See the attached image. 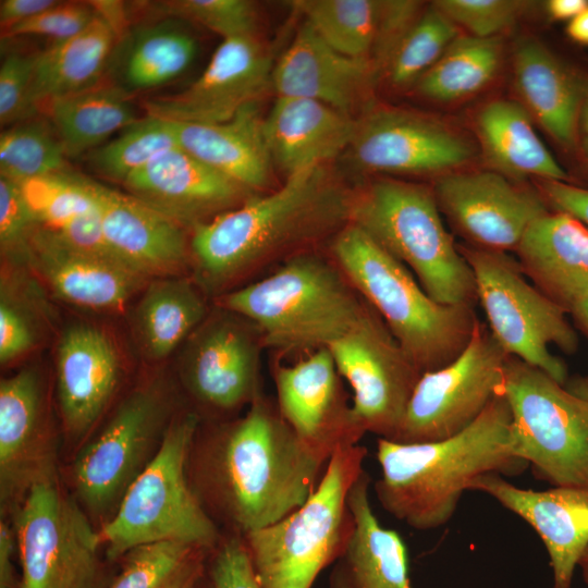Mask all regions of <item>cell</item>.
<instances>
[{
	"instance_id": "57",
	"label": "cell",
	"mask_w": 588,
	"mask_h": 588,
	"mask_svg": "<svg viewBox=\"0 0 588 588\" xmlns=\"http://www.w3.org/2000/svg\"><path fill=\"white\" fill-rule=\"evenodd\" d=\"M586 8H588L587 0H550L547 2L548 14L559 21H571Z\"/></svg>"
},
{
	"instance_id": "54",
	"label": "cell",
	"mask_w": 588,
	"mask_h": 588,
	"mask_svg": "<svg viewBox=\"0 0 588 588\" xmlns=\"http://www.w3.org/2000/svg\"><path fill=\"white\" fill-rule=\"evenodd\" d=\"M57 2L56 0H1V32L40 14Z\"/></svg>"
},
{
	"instance_id": "55",
	"label": "cell",
	"mask_w": 588,
	"mask_h": 588,
	"mask_svg": "<svg viewBox=\"0 0 588 588\" xmlns=\"http://www.w3.org/2000/svg\"><path fill=\"white\" fill-rule=\"evenodd\" d=\"M17 550L16 536L14 527L5 520L0 523V588H20L15 568L13 565V555Z\"/></svg>"
},
{
	"instance_id": "22",
	"label": "cell",
	"mask_w": 588,
	"mask_h": 588,
	"mask_svg": "<svg viewBox=\"0 0 588 588\" xmlns=\"http://www.w3.org/2000/svg\"><path fill=\"white\" fill-rule=\"evenodd\" d=\"M122 377L119 352L101 328H68L57 353V393L63 428L73 441L85 440L113 399Z\"/></svg>"
},
{
	"instance_id": "45",
	"label": "cell",
	"mask_w": 588,
	"mask_h": 588,
	"mask_svg": "<svg viewBox=\"0 0 588 588\" xmlns=\"http://www.w3.org/2000/svg\"><path fill=\"white\" fill-rule=\"evenodd\" d=\"M432 4L475 37H498L525 13L529 2L518 0H438Z\"/></svg>"
},
{
	"instance_id": "2",
	"label": "cell",
	"mask_w": 588,
	"mask_h": 588,
	"mask_svg": "<svg viewBox=\"0 0 588 588\" xmlns=\"http://www.w3.org/2000/svg\"><path fill=\"white\" fill-rule=\"evenodd\" d=\"M352 199L326 164L308 168L277 191L195 225L191 254L208 285L224 286L343 229Z\"/></svg>"
},
{
	"instance_id": "52",
	"label": "cell",
	"mask_w": 588,
	"mask_h": 588,
	"mask_svg": "<svg viewBox=\"0 0 588 588\" xmlns=\"http://www.w3.org/2000/svg\"><path fill=\"white\" fill-rule=\"evenodd\" d=\"M51 231L78 252L120 261L106 241L98 205L94 210L73 219L58 230Z\"/></svg>"
},
{
	"instance_id": "25",
	"label": "cell",
	"mask_w": 588,
	"mask_h": 588,
	"mask_svg": "<svg viewBox=\"0 0 588 588\" xmlns=\"http://www.w3.org/2000/svg\"><path fill=\"white\" fill-rule=\"evenodd\" d=\"M91 185L114 256L147 279L176 277L191 252L184 225L130 194Z\"/></svg>"
},
{
	"instance_id": "6",
	"label": "cell",
	"mask_w": 588,
	"mask_h": 588,
	"mask_svg": "<svg viewBox=\"0 0 588 588\" xmlns=\"http://www.w3.org/2000/svg\"><path fill=\"white\" fill-rule=\"evenodd\" d=\"M348 223L407 267L436 302L478 303L473 271L443 224L432 188L377 180L353 195Z\"/></svg>"
},
{
	"instance_id": "59",
	"label": "cell",
	"mask_w": 588,
	"mask_h": 588,
	"mask_svg": "<svg viewBox=\"0 0 588 588\" xmlns=\"http://www.w3.org/2000/svg\"><path fill=\"white\" fill-rule=\"evenodd\" d=\"M569 315L573 317L576 327L588 339V291L574 303Z\"/></svg>"
},
{
	"instance_id": "56",
	"label": "cell",
	"mask_w": 588,
	"mask_h": 588,
	"mask_svg": "<svg viewBox=\"0 0 588 588\" xmlns=\"http://www.w3.org/2000/svg\"><path fill=\"white\" fill-rule=\"evenodd\" d=\"M96 13L100 15L113 29L117 40L131 26L128 24L126 4L121 1H90Z\"/></svg>"
},
{
	"instance_id": "47",
	"label": "cell",
	"mask_w": 588,
	"mask_h": 588,
	"mask_svg": "<svg viewBox=\"0 0 588 588\" xmlns=\"http://www.w3.org/2000/svg\"><path fill=\"white\" fill-rule=\"evenodd\" d=\"M90 1H58L40 14L1 32V39L44 36L52 41L69 39L84 30L95 19Z\"/></svg>"
},
{
	"instance_id": "1",
	"label": "cell",
	"mask_w": 588,
	"mask_h": 588,
	"mask_svg": "<svg viewBox=\"0 0 588 588\" xmlns=\"http://www.w3.org/2000/svg\"><path fill=\"white\" fill-rule=\"evenodd\" d=\"M328 462L260 394L243 417L196 436L189 478L209 516L244 536L301 507Z\"/></svg>"
},
{
	"instance_id": "13",
	"label": "cell",
	"mask_w": 588,
	"mask_h": 588,
	"mask_svg": "<svg viewBox=\"0 0 588 588\" xmlns=\"http://www.w3.org/2000/svg\"><path fill=\"white\" fill-rule=\"evenodd\" d=\"M507 357L488 326L477 319L461 354L421 375L393 442H434L466 429L500 392Z\"/></svg>"
},
{
	"instance_id": "20",
	"label": "cell",
	"mask_w": 588,
	"mask_h": 588,
	"mask_svg": "<svg viewBox=\"0 0 588 588\" xmlns=\"http://www.w3.org/2000/svg\"><path fill=\"white\" fill-rule=\"evenodd\" d=\"M122 185L130 195L192 228L255 195L180 146L157 155Z\"/></svg>"
},
{
	"instance_id": "17",
	"label": "cell",
	"mask_w": 588,
	"mask_h": 588,
	"mask_svg": "<svg viewBox=\"0 0 588 588\" xmlns=\"http://www.w3.org/2000/svg\"><path fill=\"white\" fill-rule=\"evenodd\" d=\"M272 59L257 36L224 39L201 75L182 91L144 102L147 115L222 123L256 105L272 86Z\"/></svg>"
},
{
	"instance_id": "29",
	"label": "cell",
	"mask_w": 588,
	"mask_h": 588,
	"mask_svg": "<svg viewBox=\"0 0 588 588\" xmlns=\"http://www.w3.org/2000/svg\"><path fill=\"white\" fill-rule=\"evenodd\" d=\"M370 481L364 469L348 492L353 529L331 565L329 588H413L406 547L396 531L382 527L376 517Z\"/></svg>"
},
{
	"instance_id": "7",
	"label": "cell",
	"mask_w": 588,
	"mask_h": 588,
	"mask_svg": "<svg viewBox=\"0 0 588 588\" xmlns=\"http://www.w3.org/2000/svg\"><path fill=\"white\" fill-rule=\"evenodd\" d=\"M198 416H175L145 469L126 490L113 515L99 529L109 560L155 542L175 541L213 551L221 541L216 522L196 495L189 458Z\"/></svg>"
},
{
	"instance_id": "34",
	"label": "cell",
	"mask_w": 588,
	"mask_h": 588,
	"mask_svg": "<svg viewBox=\"0 0 588 588\" xmlns=\"http://www.w3.org/2000/svg\"><path fill=\"white\" fill-rule=\"evenodd\" d=\"M132 99L105 79L88 89L47 102L38 113L45 114L53 126L66 157L76 158L142 119Z\"/></svg>"
},
{
	"instance_id": "15",
	"label": "cell",
	"mask_w": 588,
	"mask_h": 588,
	"mask_svg": "<svg viewBox=\"0 0 588 588\" xmlns=\"http://www.w3.org/2000/svg\"><path fill=\"white\" fill-rule=\"evenodd\" d=\"M432 189L464 243L483 249L515 250L531 223L549 211L540 193L498 171H454L439 176Z\"/></svg>"
},
{
	"instance_id": "48",
	"label": "cell",
	"mask_w": 588,
	"mask_h": 588,
	"mask_svg": "<svg viewBox=\"0 0 588 588\" xmlns=\"http://www.w3.org/2000/svg\"><path fill=\"white\" fill-rule=\"evenodd\" d=\"M421 7L419 1H379L376 34L370 53V61L379 76L387 72L401 42L421 15Z\"/></svg>"
},
{
	"instance_id": "24",
	"label": "cell",
	"mask_w": 588,
	"mask_h": 588,
	"mask_svg": "<svg viewBox=\"0 0 588 588\" xmlns=\"http://www.w3.org/2000/svg\"><path fill=\"white\" fill-rule=\"evenodd\" d=\"M378 78L370 60L338 52L305 22L273 65L271 84L278 97L317 100L354 118Z\"/></svg>"
},
{
	"instance_id": "4",
	"label": "cell",
	"mask_w": 588,
	"mask_h": 588,
	"mask_svg": "<svg viewBox=\"0 0 588 588\" xmlns=\"http://www.w3.org/2000/svg\"><path fill=\"white\" fill-rule=\"evenodd\" d=\"M332 253L422 373L450 364L465 348L478 319L475 306L432 299L407 267L353 223L336 233Z\"/></svg>"
},
{
	"instance_id": "43",
	"label": "cell",
	"mask_w": 588,
	"mask_h": 588,
	"mask_svg": "<svg viewBox=\"0 0 588 588\" xmlns=\"http://www.w3.org/2000/svg\"><path fill=\"white\" fill-rule=\"evenodd\" d=\"M37 223L58 230L97 207L91 180L69 170L19 183Z\"/></svg>"
},
{
	"instance_id": "28",
	"label": "cell",
	"mask_w": 588,
	"mask_h": 588,
	"mask_svg": "<svg viewBox=\"0 0 588 588\" xmlns=\"http://www.w3.org/2000/svg\"><path fill=\"white\" fill-rule=\"evenodd\" d=\"M514 252L526 278L567 314L588 291V225L577 218L548 211Z\"/></svg>"
},
{
	"instance_id": "42",
	"label": "cell",
	"mask_w": 588,
	"mask_h": 588,
	"mask_svg": "<svg viewBox=\"0 0 588 588\" xmlns=\"http://www.w3.org/2000/svg\"><path fill=\"white\" fill-rule=\"evenodd\" d=\"M458 35L453 21L433 4L428 7L394 53L387 69L390 83L397 88L417 83Z\"/></svg>"
},
{
	"instance_id": "38",
	"label": "cell",
	"mask_w": 588,
	"mask_h": 588,
	"mask_svg": "<svg viewBox=\"0 0 588 588\" xmlns=\"http://www.w3.org/2000/svg\"><path fill=\"white\" fill-rule=\"evenodd\" d=\"M211 552L175 541L136 547L121 558L109 588H199Z\"/></svg>"
},
{
	"instance_id": "30",
	"label": "cell",
	"mask_w": 588,
	"mask_h": 588,
	"mask_svg": "<svg viewBox=\"0 0 588 588\" xmlns=\"http://www.w3.org/2000/svg\"><path fill=\"white\" fill-rule=\"evenodd\" d=\"M197 51L196 38L176 19L131 25L114 45L105 79L134 97L179 78Z\"/></svg>"
},
{
	"instance_id": "11",
	"label": "cell",
	"mask_w": 588,
	"mask_h": 588,
	"mask_svg": "<svg viewBox=\"0 0 588 588\" xmlns=\"http://www.w3.org/2000/svg\"><path fill=\"white\" fill-rule=\"evenodd\" d=\"M14 522L20 588H109L99 530L57 479L36 483Z\"/></svg>"
},
{
	"instance_id": "32",
	"label": "cell",
	"mask_w": 588,
	"mask_h": 588,
	"mask_svg": "<svg viewBox=\"0 0 588 588\" xmlns=\"http://www.w3.org/2000/svg\"><path fill=\"white\" fill-rule=\"evenodd\" d=\"M517 90L528 112L561 145L575 144L581 93L575 77L543 45L522 40L514 54Z\"/></svg>"
},
{
	"instance_id": "60",
	"label": "cell",
	"mask_w": 588,
	"mask_h": 588,
	"mask_svg": "<svg viewBox=\"0 0 588 588\" xmlns=\"http://www.w3.org/2000/svg\"><path fill=\"white\" fill-rule=\"evenodd\" d=\"M565 388L588 403V373L568 377Z\"/></svg>"
},
{
	"instance_id": "9",
	"label": "cell",
	"mask_w": 588,
	"mask_h": 588,
	"mask_svg": "<svg viewBox=\"0 0 588 588\" xmlns=\"http://www.w3.org/2000/svg\"><path fill=\"white\" fill-rule=\"evenodd\" d=\"M500 392L511 408L517 457L553 487L588 489V403L512 355Z\"/></svg>"
},
{
	"instance_id": "63",
	"label": "cell",
	"mask_w": 588,
	"mask_h": 588,
	"mask_svg": "<svg viewBox=\"0 0 588 588\" xmlns=\"http://www.w3.org/2000/svg\"><path fill=\"white\" fill-rule=\"evenodd\" d=\"M583 147H584L585 154H586V156L588 158V138H584Z\"/></svg>"
},
{
	"instance_id": "36",
	"label": "cell",
	"mask_w": 588,
	"mask_h": 588,
	"mask_svg": "<svg viewBox=\"0 0 588 588\" xmlns=\"http://www.w3.org/2000/svg\"><path fill=\"white\" fill-rule=\"evenodd\" d=\"M206 315V304L185 278H158L149 283L135 311L137 340L150 359H162L188 336Z\"/></svg>"
},
{
	"instance_id": "19",
	"label": "cell",
	"mask_w": 588,
	"mask_h": 588,
	"mask_svg": "<svg viewBox=\"0 0 588 588\" xmlns=\"http://www.w3.org/2000/svg\"><path fill=\"white\" fill-rule=\"evenodd\" d=\"M57 479L56 450L46 422L38 375L23 369L0 382V495L16 507L28 491Z\"/></svg>"
},
{
	"instance_id": "3",
	"label": "cell",
	"mask_w": 588,
	"mask_h": 588,
	"mask_svg": "<svg viewBox=\"0 0 588 588\" xmlns=\"http://www.w3.org/2000/svg\"><path fill=\"white\" fill-rule=\"evenodd\" d=\"M377 460L381 475L373 489L379 504L422 531L445 525L477 477L518 475L529 466L515 453L512 413L501 392L471 425L450 438L413 444L379 438Z\"/></svg>"
},
{
	"instance_id": "44",
	"label": "cell",
	"mask_w": 588,
	"mask_h": 588,
	"mask_svg": "<svg viewBox=\"0 0 588 588\" xmlns=\"http://www.w3.org/2000/svg\"><path fill=\"white\" fill-rule=\"evenodd\" d=\"M161 17L195 22L223 40L256 36L257 11L247 0H166L150 2Z\"/></svg>"
},
{
	"instance_id": "8",
	"label": "cell",
	"mask_w": 588,
	"mask_h": 588,
	"mask_svg": "<svg viewBox=\"0 0 588 588\" xmlns=\"http://www.w3.org/2000/svg\"><path fill=\"white\" fill-rule=\"evenodd\" d=\"M367 453L359 444L339 449L301 507L242 536L261 588H311L332 565L353 529L347 495Z\"/></svg>"
},
{
	"instance_id": "33",
	"label": "cell",
	"mask_w": 588,
	"mask_h": 588,
	"mask_svg": "<svg viewBox=\"0 0 588 588\" xmlns=\"http://www.w3.org/2000/svg\"><path fill=\"white\" fill-rule=\"evenodd\" d=\"M115 42L111 26L96 13L84 30L38 52L29 95L34 111L39 114L47 102L105 81Z\"/></svg>"
},
{
	"instance_id": "50",
	"label": "cell",
	"mask_w": 588,
	"mask_h": 588,
	"mask_svg": "<svg viewBox=\"0 0 588 588\" xmlns=\"http://www.w3.org/2000/svg\"><path fill=\"white\" fill-rule=\"evenodd\" d=\"M39 224L28 208L19 183L0 176V243L3 252L27 250Z\"/></svg>"
},
{
	"instance_id": "27",
	"label": "cell",
	"mask_w": 588,
	"mask_h": 588,
	"mask_svg": "<svg viewBox=\"0 0 588 588\" xmlns=\"http://www.w3.org/2000/svg\"><path fill=\"white\" fill-rule=\"evenodd\" d=\"M356 120L317 100L277 97L264 118V135L272 163L286 177L324 164L350 147Z\"/></svg>"
},
{
	"instance_id": "40",
	"label": "cell",
	"mask_w": 588,
	"mask_h": 588,
	"mask_svg": "<svg viewBox=\"0 0 588 588\" xmlns=\"http://www.w3.org/2000/svg\"><path fill=\"white\" fill-rule=\"evenodd\" d=\"M66 155L48 119L30 118L0 135V176L16 183L66 171Z\"/></svg>"
},
{
	"instance_id": "31",
	"label": "cell",
	"mask_w": 588,
	"mask_h": 588,
	"mask_svg": "<svg viewBox=\"0 0 588 588\" xmlns=\"http://www.w3.org/2000/svg\"><path fill=\"white\" fill-rule=\"evenodd\" d=\"M171 123L180 147L203 163L252 192L269 185L272 160L257 103L222 123Z\"/></svg>"
},
{
	"instance_id": "21",
	"label": "cell",
	"mask_w": 588,
	"mask_h": 588,
	"mask_svg": "<svg viewBox=\"0 0 588 588\" xmlns=\"http://www.w3.org/2000/svg\"><path fill=\"white\" fill-rule=\"evenodd\" d=\"M260 333L231 318L209 322L194 340L183 366V381L200 404L231 412L250 403L259 390Z\"/></svg>"
},
{
	"instance_id": "46",
	"label": "cell",
	"mask_w": 588,
	"mask_h": 588,
	"mask_svg": "<svg viewBox=\"0 0 588 588\" xmlns=\"http://www.w3.org/2000/svg\"><path fill=\"white\" fill-rule=\"evenodd\" d=\"M37 53L9 51L0 64V123L8 126L37 113L29 95Z\"/></svg>"
},
{
	"instance_id": "14",
	"label": "cell",
	"mask_w": 588,
	"mask_h": 588,
	"mask_svg": "<svg viewBox=\"0 0 588 588\" xmlns=\"http://www.w3.org/2000/svg\"><path fill=\"white\" fill-rule=\"evenodd\" d=\"M327 348L352 388L357 424L393 441L422 372L369 305L357 323Z\"/></svg>"
},
{
	"instance_id": "35",
	"label": "cell",
	"mask_w": 588,
	"mask_h": 588,
	"mask_svg": "<svg viewBox=\"0 0 588 588\" xmlns=\"http://www.w3.org/2000/svg\"><path fill=\"white\" fill-rule=\"evenodd\" d=\"M477 128L488 159L503 175L566 182V172L519 103L506 99L488 102L478 113Z\"/></svg>"
},
{
	"instance_id": "61",
	"label": "cell",
	"mask_w": 588,
	"mask_h": 588,
	"mask_svg": "<svg viewBox=\"0 0 588 588\" xmlns=\"http://www.w3.org/2000/svg\"><path fill=\"white\" fill-rule=\"evenodd\" d=\"M578 128L584 134V138H588V98L581 105Z\"/></svg>"
},
{
	"instance_id": "41",
	"label": "cell",
	"mask_w": 588,
	"mask_h": 588,
	"mask_svg": "<svg viewBox=\"0 0 588 588\" xmlns=\"http://www.w3.org/2000/svg\"><path fill=\"white\" fill-rule=\"evenodd\" d=\"M177 146L171 121L146 114L90 151L89 163L99 175L122 184L157 155Z\"/></svg>"
},
{
	"instance_id": "12",
	"label": "cell",
	"mask_w": 588,
	"mask_h": 588,
	"mask_svg": "<svg viewBox=\"0 0 588 588\" xmlns=\"http://www.w3.org/2000/svg\"><path fill=\"white\" fill-rule=\"evenodd\" d=\"M169 413L164 390L152 383L143 385L82 444L70 478L74 498L90 517L105 524L113 515L128 487L158 452L171 422Z\"/></svg>"
},
{
	"instance_id": "5",
	"label": "cell",
	"mask_w": 588,
	"mask_h": 588,
	"mask_svg": "<svg viewBox=\"0 0 588 588\" xmlns=\"http://www.w3.org/2000/svg\"><path fill=\"white\" fill-rule=\"evenodd\" d=\"M340 269L304 252L269 275L219 298L250 321L262 344L280 351L318 350L351 330L367 309Z\"/></svg>"
},
{
	"instance_id": "18",
	"label": "cell",
	"mask_w": 588,
	"mask_h": 588,
	"mask_svg": "<svg viewBox=\"0 0 588 588\" xmlns=\"http://www.w3.org/2000/svg\"><path fill=\"white\" fill-rule=\"evenodd\" d=\"M333 357L327 347L293 365L274 367L277 406L296 436L329 460L335 451L358 444L366 431L343 396Z\"/></svg>"
},
{
	"instance_id": "39",
	"label": "cell",
	"mask_w": 588,
	"mask_h": 588,
	"mask_svg": "<svg viewBox=\"0 0 588 588\" xmlns=\"http://www.w3.org/2000/svg\"><path fill=\"white\" fill-rule=\"evenodd\" d=\"M292 5L334 50L370 60L378 0H298Z\"/></svg>"
},
{
	"instance_id": "49",
	"label": "cell",
	"mask_w": 588,
	"mask_h": 588,
	"mask_svg": "<svg viewBox=\"0 0 588 588\" xmlns=\"http://www.w3.org/2000/svg\"><path fill=\"white\" fill-rule=\"evenodd\" d=\"M205 588H261L242 536L221 539L210 553Z\"/></svg>"
},
{
	"instance_id": "53",
	"label": "cell",
	"mask_w": 588,
	"mask_h": 588,
	"mask_svg": "<svg viewBox=\"0 0 588 588\" xmlns=\"http://www.w3.org/2000/svg\"><path fill=\"white\" fill-rule=\"evenodd\" d=\"M539 193L554 211L568 213L588 225V189L565 181L542 180Z\"/></svg>"
},
{
	"instance_id": "16",
	"label": "cell",
	"mask_w": 588,
	"mask_h": 588,
	"mask_svg": "<svg viewBox=\"0 0 588 588\" xmlns=\"http://www.w3.org/2000/svg\"><path fill=\"white\" fill-rule=\"evenodd\" d=\"M350 148L356 162L389 174H444L457 171L474 156L468 139L425 114L380 108L356 120Z\"/></svg>"
},
{
	"instance_id": "37",
	"label": "cell",
	"mask_w": 588,
	"mask_h": 588,
	"mask_svg": "<svg viewBox=\"0 0 588 588\" xmlns=\"http://www.w3.org/2000/svg\"><path fill=\"white\" fill-rule=\"evenodd\" d=\"M502 59L499 37L458 35L438 62L416 83L426 98L450 102L471 96L495 76Z\"/></svg>"
},
{
	"instance_id": "26",
	"label": "cell",
	"mask_w": 588,
	"mask_h": 588,
	"mask_svg": "<svg viewBox=\"0 0 588 588\" xmlns=\"http://www.w3.org/2000/svg\"><path fill=\"white\" fill-rule=\"evenodd\" d=\"M26 253L56 295L95 310H120L147 278L128 266L78 252L54 232L38 225Z\"/></svg>"
},
{
	"instance_id": "10",
	"label": "cell",
	"mask_w": 588,
	"mask_h": 588,
	"mask_svg": "<svg viewBox=\"0 0 588 588\" xmlns=\"http://www.w3.org/2000/svg\"><path fill=\"white\" fill-rule=\"evenodd\" d=\"M476 283L477 301L488 328L502 348L565 384L568 369L553 355L556 346L572 355L578 335L566 311L528 282L518 260L510 253L457 243Z\"/></svg>"
},
{
	"instance_id": "51",
	"label": "cell",
	"mask_w": 588,
	"mask_h": 588,
	"mask_svg": "<svg viewBox=\"0 0 588 588\" xmlns=\"http://www.w3.org/2000/svg\"><path fill=\"white\" fill-rule=\"evenodd\" d=\"M36 336L27 317L1 294L0 303V362L7 365L29 352Z\"/></svg>"
},
{
	"instance_id": "23",
	"label": "cell",
	"mask_w": 588,
	"mask_h": 588,
	"mask_svg": "<svg viewBox=\"0 0 588 588\" xmlns=\"http://www.w3.org/2000/svg\"><path fill=\"white\" fill-rule=\"evenodd\" d=\"M468 490L487 493L528 523L546 546L553 588H572L575 569L588 547V489L553 487L535 491L489 473L474 479Z\"/></svg>"
},
{
	"instance_id": "62",
	"label": "cell",
	"mask_w": 588,
	"mask_h": 588,
	"mask_svg": "<svg viewBox=\"0 0 588 588\" xmlns=\"http://www.w3.org/2000/svg\"><path fill=\"white\" fill-rule=\"evenodd\" d=\"M578 567L580 569L584 583L588 586V547L585 549L584 553L580 556Z\"/></svg>"
},
{
	"instance_id": "58",
	"label": "cell",
	"mask_w": 588,
	"mask_h": 588,
	"mask_svg": "<svg viewBox=\"0 0 588 588\" xmlns=\"http://www.w3.org/2000/svg\"><path fill=\"white\" fill-rule=\"evenodd\" d=\"M567 34L574 41L588 45V8L568 22Z\"/></svg>"
}]
</instances>
